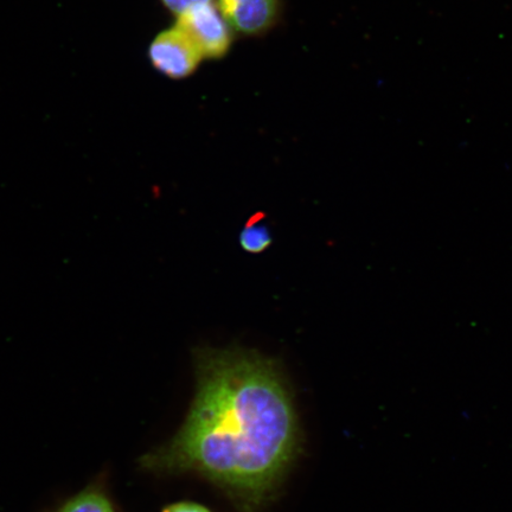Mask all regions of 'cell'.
<instances>
[{"label": "cell", "mask_w": 512, "mask_h": 512, "mask_svg": "<svg viewBox=\"0 0 512 512\" xmlns=\"http://www.w3.org/2000/svg\"><path fill=\"white\" fill-rule=\"evenodd\" d=\"M196 393L168 444L143 469L197 475L254 512L272 498L299 448V425L284 371L254 350L198 348Z\"/></svg>", "instance_id": "6da1fadb"}, {"label": "cell", "mask_w": 512, "mask_h": 512, "mask_svg": "<svg viewBox=\"0 0 512 512\" xmlns=\"http://www.w3.org/2000/svg\"><path fill=\"white\" fill-rule=\"evenodd\" d=\"M176 19L177 27L194 42L204 60H222L232 49L235 32L217 8L215 0L196 5Z\"/></svg>", "instance_id": "7a4b0ae2"}, {"label": "cell", "mask_w": 512, "mask_h": 512, "mask_svg": "<svg viewBox=\"0 0 512 512\" xmlns=\"http://www.w3.org/2000/svg\"><path fill=\"white\" fill-rule=\"evenodd\" d=\"M147 57L159 74L176 81L190 78L204 60L194 42L176 24L153 38Z\"/></svg>", "instance_id": "3957f363"}, {"label": "cell", "mask_w": 512, "mask_h": 512, "mask_svg": "<svg viewBox=\"0 0 512 512\" xmlns=\"http://www.w3.org/2000/svg\"><path fill=\"white\" fill-rule=\"evenodd\" d=\"M235 34L265 36L277 27L283 12L281 0H215Z\"/></svg>", "instance_id": "277c9868"}, {"label": "cell", "mask_w": 512, "mask_h": 512, "mask_svg": "<svg viewBox=\"0 0 512 512\" xmlns=\"http://www.w3.org/2000/svg\"><path fill=\"white\" fill-rule=\"evenodd\" d=\"M55 512H119L101 485H89L67 499Z\"/></svg>", "instance_id": "5b68a950"}, {"label": "cell", "mask_w": 512, "mask_h": 512, "mask_svg": "<svg viewBox=\"0 0 512 512\" xmlns=\"http://www.w3.org/2000/svg\"><path fill=\"white\" fill-rule=\"evenodd\" d=\"M270 230L259 222L248 223L240 234V245L246 252L259 254L271 246Z\"/></svg>", "instance_id": "8992f818"}, {"label": "cell", "mask_w": 512, "mask_h": 512, "mask_svg": "<svg viewBox=\"0 0 512 512\" xmlns=\"http://www.w3.org/2000/svg\"><path fill=\"white\" fill-rule=\"evenodd\" d=\"M159 2L177 18L184 14L185 11L194 8V6L213 2V0H159Z\"/></svg>", "instance_id": "52a82bcc"}, {"label": "cell", "mask_w": 512, "mask_h": 512, "mask_svg": "<svg viewBox=\"0 0 512 512\" xmlns=\"http://www.w3.org/2000/svg\"><path fill=\"white\" fill-rule=\"evenodd\" d=\"M162 512H213L206 505L195 502H177L165 507Z\"/></svg>", "instance_id": "ba28073f"}]
</instances>
